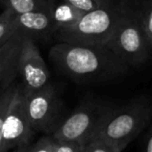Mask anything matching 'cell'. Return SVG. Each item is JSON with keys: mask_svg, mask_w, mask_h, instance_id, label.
Instances as JSON below:
<instances>
[{"mask_svg": "<svg viewBox=\"0 0 152 152\" xmlns=\"http://www.w3.org/2000/svg\"><path fill=\"white\" fill-rule=\"evenodd\" d=\"M18 76L22 79L24 90L34 91L49 83L50 73L41 55L36 41L24 36L18 59Z\"/></svg>", "mask_w": 152, "mask_h": 152, "instance_id": "obj_8", "label": "cell"}, {"mask_svg": "<svg viewBox=\"0 0 152 152\" xmlns=\"http://www.w3.org/2000/svg\"><path fill=\"white\" fill-rule=\"evenodd\" d=\"M110 108L83 106L72 112L61 121L52 137L59 141H73L88 144L94 140L95 133Z\"/></svg>", "mask_w": 152, "mask_h": 152, "instance_id": "obj_7", "label": "cell"}, {"mask_svg": "<svg viewBox=\"0 0 152 152\" xmlns=\"http://www.w3.org/2000/svg\"><path fill=\"white\" fill-rule=\"evenodd\" d=\"M145 152H152V129L149 131V134H148V137H147Z\"/></svg>", "mask_w": 152, "mask_h": 152, "instance_id": "obj_20", "label": "cell"}, {"mask_svg": "<svg viewBox=\"0 0 152 152\" xmlns=\"http://www.w3.org/2000/svg\"><path fill=\"white\" fill-rule=\"evenodd\" d=\"M124 2L110 3L94 11L85 13L73 26L55 34L58 42L83 45H105L118 24L128 12Z\"/></svg>", "mask_w": 152, "mask_h": 152, "instance_id": "obj_2", "label": "cell"}, {"mask_svg": "<svg viewBox=\"0 0 152 152\" xmlns=\"http://www.w3.org/2000/svg\"><path fill=\"white\" fill-rule=\"evenodd\" d=\"M86 147H87L86 144L78 142L55 140L54 152H85Z\"/></svg>", "mask_w": 152, "mask_h": 152, "instance_id": "obj_18", "label": "cell"}, {"mask_svg": "<svg viewBox=\"0 0 152 152\" xmlns=\"http://www.w3.org/2000/svg\"><path fill=\"white\" fill-rule=\"evenodd\" d=\"M48 0H0L3 10H9L15 14H23L38 11L46 7Z\"/></svg>", "mask_w": 152, "mask_h": 152, "instance_id": "obj_12", "label": "cell"}, {"mask_svg": "<svg viewBox=\"0 0 152 152\" xmlns=\"http://www.w3.org/2000/svg\"><path fill=\"white\" fill-rule=\"evenodd\" d=\"M25 112L36 132L41 131L51 135L61 123V101L52 85L34 91L23 89Z\"/></svg>", "mask_w": 152, "mask_h": 152, "instance_id": "obj_5", "label": "cell"}, {"mask_svg": "<svg viewBox=\"0 0 152 152\" xmlns=\"http://www.w3.org/2000/svg\"><path fill=\"white\" fill-rule=\"evenodd\" d=\"M55 140L52 135H43L37 142L16 148L14 152H54Z\"/></svg>", "mask_w": 152, "mask_h": 152, "instance_id": "obj_13", "label": "cell"}, {"mask_svg": "<svg viewBox=\"0 0 152 152\" xmlns=\"http://www.w3.org/2000/svg\"><path fill=\"white\" fill-rule=\"evenodd\" d=\"M47 11L56 32L73 26L85 14L65 0H48Z\"/></svg>", "mask_w": 152, "mask_h": 152, "instance_id": "obj_11", "label": "cell"}, {"mask_svg": "<svg viewBox=\"0 0 152 152\" xmlns=\"http://www.w3.org/2000/svg\"><path fill=\"white\" fill-rule=\"evenodd\" d=\"M16 83H14L12 86H10L7 90L1 92L0 94V149H1V142H2V128H3V122H4L5 114H7V107L11 102L12 96L14 93Z\"/></svg>", "mask_w": 152, "mask_h": 152, "instance_id": "obj_16", "label": "cell"}, {"mask_svg": "<svg viewBox=\"0 0 152 152\" xmlns=\"http://www.w3.org/2000/svg\"><path fill=\"white\" fill-rule=\"evenodd\" d=\"M49 58L59 71L76 81L110 78L128 70V66L105 45L58 42L51 47Z\"/></svg>", "mask_w": 152, "mask_h": 152, "instance_id": "obj_1", "label": "cell"}, {"mask_svg": "<svg viewBox=\"0 0 152 152\" xmlns=\"http://www.w3.org/2000/svg\"><path fill=\"white\" fill-rule=\"evenodd\" d=\"M150 117L151 108L145 101L133 102L119 110H110L100 123L94 140H102L118 152H122L141 133Z\"/></svg>", "mask_w": 152, "mask_h": 152, "instance_id": "obj_3", "label": "cell"}, {"mask_svg": "<svg viewBox=\"0 0 152 152\" xmlns=\"http://www.w3.org/2000/svg\"><path fill=\"white\" fill-rule=\"evenodd\" d=\"M85 152H118L112 145L99 139L91 141L87 145Z\"/></svg>", "mask_w": 152, "mask_h": 152, "instance_id": "obj_19", "label": "cell"}, {"mask_svg": "<svg viewBox=\"0 0 152 152\" xmlns=\"http://www.w3.org/2000/svg\"><path fill=\"white\" fill-rule=\"evenodd\" d=\"M24 34L16 31L0 46V89L7 90L18 76V59Z\"/></svg>", "mask_w": 152, "mask_h": 152, "instance_id": "obj_10", "label": "cell"}, {"mask_svg": "<svg viewBox=\"0 0 152 152\" xmlns=\"http://www.w3.org/2000/svg\"><path fill=\"white\" fill-rule=\"evenodd\" d=\"M105 46L116 53L128 67L142 65L147 61L151 48L137 10H128Z\"/></svg>", "mask_w": 152, "mask_h": 152, "instance_id": "obj_4", "label": "cell"}, {"mask_svg": "<svg viewBox=\"0 0 152 152\" xmlns=\"http://www.w3.org/2000/svg\"><path fill=\"white\" fill-rule=\"evenodd\" d=\"M83 13L94 11L110 3L112 0H65Z\"/></svg>", "mask_w": 152, "mask_h": 152, "instance_id": "obj_17", "label": "cell"}, {"mask_svg": "<svg viewBox=\"0 0 152 152\" xmlns=\"http://www.w3.org/2000/svg\"><path fill=\"white\" fill-rule=\"evenodd\" d=\"M1 92H3V90H1V89H0V94H1Z\"/></svg>", "mask_w": 152, "mask_h": 152, "instance_id": "obj_21", "label": "cell"}, {"mask_svg": "<svg viewBox=\"0 0 152 152\" xmlns=\"http://www.w3.org/2000/svg\"><path fill=\"white\" fill-rule=\"evenodd\" d=\"M34 133L36 131L30 125L25 112L23 87L16 83L3 122L0 152H7L11 149H16L31 143Z\"/></svg>", "mask_w": 152, "mask_h": 152, "instance_id": "obj_6", "label": "cell"}, {"mask_svg": "<svg viewBox=\"0 0 152 152\" xmlns=\"http://www.w3.org/2000/svg\"><path fill=\"white\" fill-rule=\"evenodd\" d=\"M141 5L137 12L152 53V0H146Z\"/></svg>", "mask_w": 152, "mask_h": 152, "instance_id": "obj_14", "label": "cell"}, {"mask_svg": "<svg viewBox=\"0 0 152 152\" xmlns=\"http://www.w3.org/2000/svg\"><path fill=\"white\" fill-rule=\"evenodd\" d=\"M15 13L9 10H3L0 14V46L3 45L16 32L13 28V18Z\"/></svg>", "mask_w": 152, "mask_h": 152, "instance_id": "obj_15", "label": "cell"}, {"mask_svg": "<svg viewBox=\"0 0 152 152\" xmlns=\"http://www.w3.org/2000/svg\"><path fill=\"white\" fill-rule=\"evenodd\" d=\"M13 28L15 31H20L24 36L30 37L34 41H48L55 37L56 30L53 25L46 7L38 11L23 14H15L13 18Z\"/></svg>", "mask_w": 152, "mask_h": 152, "instance_id": "obj_9", "label": "cell"}]
</instances>
